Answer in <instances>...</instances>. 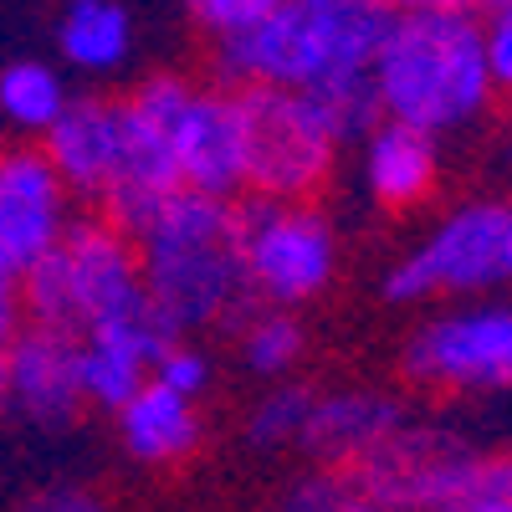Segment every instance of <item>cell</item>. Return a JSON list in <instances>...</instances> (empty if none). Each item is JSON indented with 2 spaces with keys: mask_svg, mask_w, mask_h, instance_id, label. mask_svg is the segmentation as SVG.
<instances>
[{
  "mask_svg": "<svg viewBox=\"0 0 512 512\" xmlns=\"http://www.w3.org/2000/svg\"><path fill=\"white\" fill-rule=\"evenodd\" d=\"M134 246L144 297L175 338L246 323V313L256 308L236 251V200L175 190L134 231Z\"/></svg>",
  "mask_w": 512,
  "mask_h": 512,
  "instance_id": "cell-1",
  "label": "cell"
},
{
  "mask_svg": "<svg viewBox=\"0 0 512 512\" xmlns=\"http://www.w3.org/2000/svg\"><path fill=\"white\" fill-rule=\"evenodd\" d=\"M390 11L379 0H287L262 26L216 47V67L226 88H277V93H323L338 82L369 77Z\"/></svg>",
  "mask_w": 512,
  "mask_h": 512,
  "instance_id": "cell-2",
  "label": "cell"
},
{
  "mask_svg": "<svg viewBox=\"0 0 512 512\" xmlns=\"http://www.w3.org/2000/svg\"><path fill=\"white\" fill-rule=\"evenodd\" d=\"M369 82L379 118L420 128L431 139L461 134L492 103V82L482 62V21H472V11L395 16L369 67Z\"/></svg>",
  "mask_w": 512,
  "mask_h": 512,
  "instance_id": "cell-3",
  "label": "cell"
},
{
  "mask_svg": "<svg viewBox=\"0 0 512 512\" xmlns=\"http://www.w3.org/2000/svg\"><path fill=\"white\" fill-rule=\"evenodd\" d=\"M139 303H149L139 246L103 210L98 216H77L67 236L36 267L21 272V323L57 328L72 338H82L88 328L118 313H134Z\"/></svg>",
  "mask_w": 512,
  "mask_h": 512,
  "instance_id": "cell-4",
  "label": "cell"
},
{
  "mask_svg": "<svg viewBox=\"0 0 512 512\" xmlns=\"http://www.w3.org/2000/svg\"><path fill=\"white\" fill-rule=\"evenodd\" d=\"M512 292V200H461L384 277L390 303H487Z\"/></svg>",
  "mask_w": 512,
  "mask_h": 512,
  "instance_id": "cell-5",
  "label": "cell"
},
{
  "mask_svg": "<svg viewBox=\"0 0 512 512\" xmlns=\"http://www.w3.org/2000/svg\"><path fill=\"white\" fill-rule=\"evenodd\" d=\"M236 251L256 308H308L338 277V231L313 200H236Z\"/></svg>",
  "mask_w": 512,
  "mask_h": 512,
  "instance_id": "cell-6",
  "label": "cell"
},
{
  "mask_svg": "<svg viewBox=\"0 0 512 512\" xmlns=\"http://www.w3.org/2000/svg\"><path fill=\"white\" fill-rule=\"evenodd\" d=\"M241 190L246 200H313L338 164V134L303 93L241 88Z\"/></svg>",
  "mask_w": 512,
  "mask_h": 512,
  "instance_id": "cell-7",
  "label": "cell"
},
{
  "mask_svg": "<svg viewBox=\"0 0 512 512\" xmlns=\"http://www.w3.org/2000/svg\"><path fill=\"white\" fill-rule=\"evenodd\" d=\"M400 369L436 395H512V303H456L431 313L410 338Z\"/></svg>",
  "mask_w": 512,
  "mask_h": 512,
  "instance_id": "cell-8",
  "label": "cell"
},
{
  "mask_svg": "<svg viewBox=\"0 0 512 512\" xmlns=\"http://www.w3.org/2000/svg\"><path fill=\"white\" fill-rule=\"evenodd\" d=\"M195 93V82L175 72H154L144 77L128 98H118L123 113V175L103 205V216L134 236L154 210L185 190L180 185V164H175V139H180V118Z\"/></svg>",
  "mask_w": 512,
  "mask_h": 512,
  "instance_id": "cell-9",
  "label": "cell"
},
{
  "mask_svg": "<svg viewBox=\"0 0 512 512\" xmlns=\"http://www.w3.org/2000/svg\"><path fill=\"white\" fill-rule=\"evenodd\" d=\"M472 456L477 451L461 436L405 420L374 456H364L349 472L369 487V497L384 512H451Z\"/></svg>",
  "mask_w": 512,
  "mask_h": 512,
  "instance_id": "cell-10",
  "label": "cell"
},
{
  "mask_svg": "<svg viewBox=\"0 0 512 512\" xmlns=\"http://www.w3.org/2000/svg\"><path fill=\"white\" fill-rule=\"evenodd\" d=\"M72 221V195L41 144L0 149V256L26 272L67 236Z\"/></svg>",
  "mask_w": 512,
  "mask_h": 512,
  "instance_id": "cell-11",
  "label": "cell"
},
{
  "mask_svg": "<svg viewBox=\"0 0 512 512\" xmlns=\"http://www.w3.org/2000/svg\"><path fill=\"white\" fill-rule=\"evenodd\" d=\"M6 400L21 420L41 431L72 425L88 400H82V344L72 333L21 323V333L6 344Z\"/></svg>",
  "mask_w": 512,
  "mask_h": 512,
  "instance_id": "cell-12",
  "label": "cell"
},
{
  "mask_svg": "<svg viewBox=\"0 0 512 512\" xmlns=\"http://www.w3.org/2000/svg\"><path fill=\"white\" fill-rule=\"evenodd\" d=\"M41 154L52 159L72 200L108 205L123 175V113L113 98H72L62 118L41 134Z\"/></svg>",
  "mask_w": 512,
  "mask_h": 512,
  "instance_id": "cell-13",
  "label": "cell"
},
{
  "mask_svg": "<svg viewBox=\"0 0 512 512\" xmlns=\"http://www.w3.org/2000/svg\"><path fill=\"white\" fill-rule=\"evenodd\" d=\"M169 338L175 333L159 323L149 303L82 333L77 344H82V400H88V410L118 415L144 390V379L154 374V359L164 354Z\"/></svg>",
  "mask_w": 512,
  "mask_h": 512,
  "instance_id": "cell-14",
  "label": "cell"
},
{
  "mask_svg": "<svg viewBox=\"0 0 512 512\" xmlns=\"http://www.w3.org/2000/svg\"><path fill=\"white\" fill-rule=\"evenodd\" d=\"M175 164H180V185L236 200L241 195V108L231 88H195L180 118V139H175Z\"/></svg>",
  "mask_w": 512,
  "mask_h": 512,
  "instance_id": "cell-15",
  "label": "cell"
},
{
  "mask_svg": "<svg viewBox=\"0 0 512 512\" xmlns=\"http://www.w3.org/2000/svg\"><path fill=\"white\" fill-rule=\"evenodd\" d=\"M405 420H410V410L384 390H364V384H354V390H323V395H313L308 431L297 441V451H308L318 466H359Z\"/></svg>",
  "mask_w": 512,
  "mask_h": 512,
  "instance_id": "cell-16",
  "label": "cell"
},
{
  "mask_svg": "<svg viewBox=\"0 0 512 512\" xmlns=\"http://www.w3.org/2000/svg\"><path fill=\"white\" fill-rule=\"evenodd\" d=\"M364 144V190L379 210H415L441 185V139L379 118Z\"/></svg>",
  "mask_w": 512,
  "mask_h": 512,
  "instance_id": "cell-17",
  "label": "cell"
},
{
  "mask_svg": "<svg viewBox=\"0 0 512 512\" xmlns=\"http://www.w3.org/2000/svg\"><path fill=\"white\" fill-rule=\"evenodd\" d=\"M113 420H118V446L139 466H180L185 456H195V446L205 436L200 405L175 395V390H164L159 379H144V390Z\"/></svg>",
  "mask_w": 512,
  "mask_h": 512,
  "instance_id": "cell-18",
  "label": "cell"
},
{
  "mask_svg": "<svg viewBox=\"0 0 512 512\" xmlns=\"http://www.w3.org/2000/svg\"><path fill=\"white\" fill-rule=\"evenodd\" d=\"M57 57L82 77H113L134 57V16L118 0H67L57 16Z\"/></svg>",
  "mask_w": 512,
  "mask_h": 512,
  "instance_id": "cell-19",
  "label": "cell"
},
{
  "mask_svg": "<svg viewBox=\"0 0 512 512\" xmlns=\"http://www.w3.org/2000/svg\"><path fill=\"white\" fill-rule=\"evenodd\" d=\"M72 103L67 82L52 62H36V57H21L11 67H0V118L21 134H47V128L62 118V108Z\"/></svg>",
  "mask_w": 512,
  "mask_h": 512,
  "instance_id": "cell-20",
  "label": "cell"
},
{
  "mask_svg": "<svg viewBox=\"0 0 512 512\" xmlns=\"http://www.w3.org/2000/svg\"><path fill=\"white\" fill-rule=\"evenodd\" d=\"M303 349H308V333L292 313H282V308H251L246 313V323H241V364L256 379L282 384L297 369Z\"/></svg>",
  "mask_w": 512,
  "mask_h": 512,
  "instance_id": "cell-21",
  "label": "cell"
},
{
  "mask_svg": "<svg viewBox=\"0 0 512 512\" xmlns=\"http://www.w3.org/2000/svg\"><path fill=\"white\" fill-rule=\"evenodd\" d=\"M313 395L308 384H267V395H256L251 410H246V425L241 436L251 451H297L308 431V410H313Z\"/></svg>",
  "mask_w": 512,
  "mask_h": 512,
  "instance_id": "cell-22",
  "label": "cell"
},
{
  "mask_svg": "<svg viewBox=\"0 0 512 512\" xmlns=\"http://www.w3.org/2000/svg\"><path fill=\"white\" fill-rule=\"evenodd\" d=\"M277 512H384L349 466H313L282 492Z\"/></svg>",
  "mask_w": 512,
  "mask_h": 512,
  "instance_id": "cell-23",
  "label": "cell"
},
{
  "mask_svg": "<svg viewBox=\"0 0 512 512\" xmlns=\"http://www.w3.org/2000/svg\"><path fill=\"white\" fill-rule=\"evenodd\" d=\"M451 512H512V451H477Z\"/></svg>",
  "mask_w": 512,
  "mask_h": 512,
  "instance_id": "cell-24",
  "label": "cell"
},
{
  "mask_svg": "<svg viewBox=\"0 0 512 512\" xmlns=\"http://www.w3.org/2000/svg\"><path fill=\"white\" fill-rule=\"evenodd\" d=\"M185 6H190L195 26L221 47V41H236L251 26H262L277 6H287V0H185Z\"/></svg>",
  "mask_w": 512,
  "mask_h": 512,
  "instance_id": "cell-25",
  "label": "cell"
},
{
  "mask_svg": "<svg viewBox=\"0 0 512 512\" xmlns=\"http://www.w3.org/2000/svg\"><path fill=\"white\" fill-rule=\"evenodd\" d=\"M149 379H159L164 390H175L185 400H200L210 390V354L195 344V338H169L164 354L154 359V374Z\"/></svg>",
  "mask_w": 512,
  "mask_h": 512,
  "instance_id": "cell-26",
  "label": "cell"
},
{
  "mask_svg": "<svg viewBox=\"0 0 512 512\" xmlns=\"http://www.w3.org/2000/svg\"><path fill=\"white\" fill-rule=\"evenodd\" d=\"M482 62H487L492 98H512V6L482 21Z\"/></svg>",
  "mask_w": 512,
  "mask_h": 512,
  "instance_id": "cell-27",
  "label": "cell"
},
{
  "mask_svg": "<svg viewBox=\"0 0 512 512\" xmlns=\"http://www.w3.org/2000/svg\"><path fill=\"white\" fill-rule=\"evenodd\" d=\"M16 512H113V507L88 487H36L31 497L16 502Z\"/></svg>",
  "mask_w": 512,
  "mask_h": 512,
  "instance_id": "cell-28",
  "label": "cell"
},
{
  "mask_svg": "<svg viewBox=\"0 0 512 512\" xmlns=\"http://www.w3.org/2000/svg\"><path fill=\"white\" fill-rule=\"evenodd\" d=\"M21 333V272L0 256V349Z\"/></svg>",
  "mask_w": 512,
  "mask_h": 512,
  "instance_id": "cell-29",
  "label": "cell"
},
{
  "mask_svg": "<svg viewBox=\"0 0 512 512\" xmlns=\"http://www.w3.org/2000/svg\"><path fill=\"white\" fill-rule=\"evenodd\" d=\"M390 16H436V11H466V0H379Z\"/></svg>",
  "mask_w": 512,
  "mask_h": 512,
  "instance_id": "cell-30",
  "label": "cell"
},
{
  "mask_svg": "<svg viewBox=\"0 0 512 512\" xmlns=\"http://www.w3.org/2000/svg\"><path fill=\"white\" fill-rule=\"evenodd\" d=\"M497 164H502L507 175H512V123L502 128V139H497Z\"/></svg>",
  "mask_w": 512,
  "mask_h": 512,
  "instance_id": "cell-31",
  "label": "cell"
},
{
  "mask_svg": "<svg viewBox=\"0 0 512 512\" xmlns=\"http://www.w3.org/2000/svg\"><path fill=\"white\" fill-rule=\"evenodd\" d=\"M11 410V400H6V349H0V415Z\"/></svg>",
  "mask_w": 512,
  "mask_h": 512,
  "instance_id": "cell-32",
  "label": "cell"
},
{
  "mask_svg": "<svg viewBox=\"0 0 512 512\" xmlns=\"http://www.w3.org/2000/svg\"><path fill=\"white\" fill-rule=\"evenodd\" d=\"M466 6H487V11H507L512 0H466Z\"/></svg>",
  "mask_w": 512,
  "mask_h": 512,
  "instance_id": "cell-33",
  "label": "cell"
}]
</instances>
